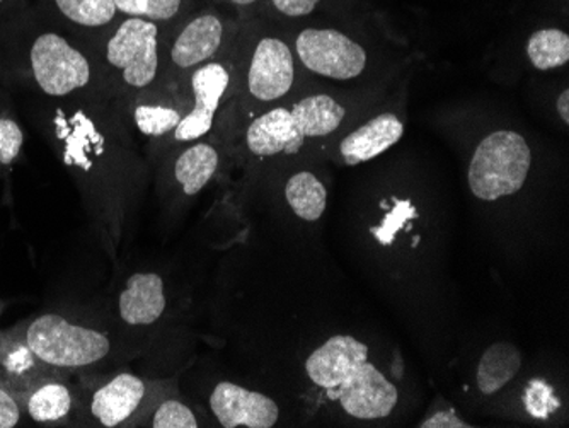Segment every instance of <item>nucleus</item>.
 Returning <instances> with one entry per match:
<instances>
[{
  "instance_id": "nucleus-1",
  "label": "nucleus",
  "mask_w": 569,
  "mask_h": 428,
  "mask_svg": "<svg viewBox=\"0 0 569 428\" xmlns=\"http://www.w3.org/2000/svg\"><path fill=\"white\" fill-rule=\"evenodd\" d=\"M306 372L357 420L389 417L398 405V388L369 362V347L348 335H336L312 351Z\"/></svg>"
},
{
  "instance_id": "nucleus-2",
  "label": "nucleus",
  "mask_w": 569,
  "mask_h": 428,
  "mask_svg": "<svg viewBox=\"0 0 569 428\" xmlns=\"http://www.w3.org/2000/svg\"><path fill=\"white\" fill-rule=\"evenodd\" d=\"M532 168V150L520 133L498 130L476 147L469 165L472 195L482 201L519 193Z\"/></svg>"
},
{
  "instance_id": "nucleus-3",
  "label": "nucleus",
  "mask_w": 569,
  "mask_h": 428,
  "mask_svg": "<svg viewBox=\"0 0 569 428\" xmlns=\"http://www.w3.org/2000/svg\"><path fill=\"white\" fill-rule=\"evenodd\" d=\"M31 354L53 367H86L110 354L111 344L101 331L72 325L59 315L34 319L26 334Z\"/></svg>"
},
{
  "instance_id": "nucleus-4",
  "label": "nucleus",
  "mask_w": 569,
  "mask_h": 428,
  "mask_svg": "<svg viewBox=\"0 0 569 428\" xmlns=\"http://www.w3.org/2000/svg\"><path fill=\"white\" fill-rule=\"evenodd\" d=\"M107 60L120 70L121 79L130 88L152 84L159 72L158 22L143 18H127L107 43Z\"/></svg>"
},
{
  "instance_id": "nucleus-5",
  "label": "nucleus",
  "mask_w": 569,
  "mask_h": 428,
  "mask_svg": "<svg viewBox=\"0 0 569 428\" xmlns=\"http://www.w3.org/2000/svg\"><path fill=\"white\" fill-rule=\"evenodd\" d=\"M296 53L307 70L332 81H351L367 67L366 48L332 28L300 31L296 38Z\"/></svg>"
},
{
  "instance_id": "nucleus-6",
  "label": "nucleus",
  "mask_w": 569,
  "mask_h": 428,
  "mask_svg": "<svg viewBox=\"0 0 569 428\" xmlns=\"http://www.w3.org/2000/svg\"><path fill=\"white\" fill-rule=\"evenodd\" d=\"M31 69L41 91L48 96L72 94L91 81V66L84 53L57 33H44L31 48Z\"/></svg>"
},
{
  "instance_id": "nucleus-7",
  "label": "nucleus",
  "mask_w": 569,
  "mask_h": 428,
  "mask_svg": "<svg viewBox=\"0 0 569 428\" xmlns=\"http://www.w3.org/2000/svg\"><path fill=\"white\" fill-rule=\"evenodd\" d=\"M296 82V56L281 38L256 41L248 69V91L260 103H274L289 94Z\"/></svg>"
},
{
  "instance_id": "nucleus-8",
  "label": "nucleus",
  "mask_w": 569,
  "mask_h": 428,
  "mask_svg": "<svg viewBox=\"0 0 569 428\" xmlns=\"http://www.w3.org/2000/svg\"><path fill=\"white\" fill-rule=\"evenodd\" d=\"M229 84L230 73L222 63L209 62L193 70V108L190 113L184 115L178 129L172 132L178 142H194L210 132Z\"/></svg>"
},
{
  "instance_id": "nucleus-9",
  "label": "nucleus",
  "mask_w": 569,
  "mask_h": 428,
  "mask_svg": "<svg viewBox=\"0 0 569 428\" xmlns=\"http://www.w3.org/2000/svg\"><path fill=\"white\" fill-rule=\"evenodd\" d=\"M210 408L226 428H271L280 418L273 399L234 382H219L216 386L210 396Z\"/></svg>"
},
{
  "instance_id": "nucleus-10",
  "label": "nucleus",
  "mask_w": 569,
  "mask_h": 428,
  "mask_svg": "<svg viewBox=\"0 0 569 428\" xmlns=\"http://www.w3.org/2000/svg\"><path fill=\"white\" fill-rule=\"evenodd\" d=\"M226 22L213 11H203L191 18L171 44L172 66L179 70H194L209 63L222 48Z\"/></svg>"
},
{
  "instance_id": "nucleus-11",
  "label": "nucleus",
  "mask_w": 569,
  "mask_h": 428,
  "mask_svg": "<svg viewBox=\"0 0 569 428\" xmlns=\"http://www.w3.org/2000/svg\"><path fill=\"white\" fill-rule=\"evenodd\" d=\"M246 143L252 155L273 158L278 155H299L306 139L297 129L290 108L278 107L260 115L249 125Z\"/></svg>"
},
{
  "instance_id": "nucleus-12",
  "label": "nucleus",
  "mask_w": 569,
  "mask_h": 428,
  "mask_svg": "<svg viewBox=\"0 0 569 428\" xmlns=\"http://www.w3.org/2000/svg\"><path fill=\"white\" fill-rule=\"evenodd\" d=\"M402 136H405V123L399 120L398 115L391 111L377 115L341 140V161L347 166L372 161L396 146Z\"/></svg>"
},
{
  "instance_id": "nucleus-13",
  "label": "nucleus",
  "mask_w": 569,
  "mask_h": 428,
  "mask_svg": "<svg viewBox=\"0 0 569 428\" xmlns=\"http://www.w3.org/2000/svg\"><path fill=\"white\" fill-rule=\"evenodd\" d=\"M127 325L147 326L158 321L166 309L164 282L158 273H136L127 280L118 300Z\"/></svg>"
},
{
  "instance_id": "nucleus-14",
  "label": "nucleus",
  "mask_w": 569,
  "mask_h": 428,
  "mask_svg": "<svg viewBox=\"0 0 569 428\" xmlns=\"http://www.w3.org/2000/svg\"><path fill=\"white\" fill-rule=\"evenodd\" d=\"M146 396V385L133 374H120L92 396L91 411L102 427L113 428L136 414Z\"/></svg>"
},
{
  "instance_id": "nucleus-15",
  "label": "nucleus",
  "mask_w": 569,
  "mask_h": 428,
  "mask_svg": "<svg viewBox=\"0 0 569 428\" xmlns=\"http://www.w3.org/2000/svg\"><path fill=\"white\" fill-rule=\"evenodd\" d=\"M297 129L303 139L328 137L340 129L347 110L329 94H312L300 99L290 108Z\"/></svg>"
},
{
  "instance_id": "nucleus-16",
  "label": "nucleus",
  "mask_w": 569,
  "mask_h": 428,
  "mask_svg": "<svg viewBox=\"0 0 569 428\" xmlns=\"http://www.w3.org/2000/svg\"><path fill=\"white\" fill-rule=\"evenodd\" d=\"M219 150L207 142H197L183 150L174 162V178L188 197L200 193L219 169Z\"/></svg>"
},
{
  "instance_id": "nucleus-17",
  "label": "nucleus",
  "mask_w": 569,
  "mask_h": 428,
  "mask_svg": "<svg viewBox=\"0 0 569 428\" xmlns=\"http://www.w3.org/2000/svg\"><path fill=\"white\" fill-rule=\"evenodd\" d=\"M520 367H522V357L519 348L505 341L491 345L482 354L478 372H476L479 391L486 396L495 395L515 379Z\"/></svg>"
},
{
  "instance_id": "nucleus-18",
  "label": "nucleus",
  "mask_w": 569,
  "mask_h": 428,
  "mask_svg": "<svg viewBox=\"0 0 569 428\" xmlns=\"http://www.w3.org/2000/svg\"><path fill=\"white\" fill-rule=\"evenodd\" d=\"M284 198L299 219L316 222L321 219L328 206V190L318 176L300 171L287 181Z\"/></svg>"
},
{
  "instance_id": "nucleus-19",
  "label": "nucleus",
  "mask_w": 569,
  "mask_h": 428,
  "mask_svg": "<svg viewBox=\"0 0 569 428\" xmlns=\"http://www.w3.org/2000/svg\"><path fill=\"white\" fill-rule=\"evenodd\" d=\"M527 57L537 70H555L569 62V34L558 28L537 30L527 41Z\"/></svg>"
},
{
  "instance_id": "nucleus-20",
  "label": "nucleus",
  "mask_w": 569,
  "mask_h": 428,
  "mask_svg": "<svg viewBox=\"0 0 569 428\" xmlns=\"http://www.w3.org/2000/svg\"><path fill=\"white\" fill-rule=\"evenodd\" d=\"M72 408V396L69 389L59 382L41 386L28 399V414L34 421H59L69 415Z\"/></svg>"
},
{
  "instance_id": "nucleus-21",
  "label": "nucleus",
  "mask_w": 569,
  "mask_h": 428,
  "mask_svg": "<svg viewBox=\"0 0 569 428\" xmlns=\"http://www.w3.org/2000/svg\"><path fill=\"white\" fill-rule=\"evenodd\" d=\"M57 8L79 27L102 28L114 21V0H56Z\"/></svg>"
},
{
  "instance_id": "nucleus-22",
  "label": "nucleus",
  "mask_w": 569,
  "mask_h": 428,
  "mask_svg": "<svg viewBox=\"0 0 569 428\" xmlns=\"http://www.w3.org/2000/svg\"><path fill=\"white\" fill-rule=\"evenodd\" d=\"M183 120L179 110L164 104H139L133 110L137 129L147 137H164L174 132Z\"/></svg>"
},
{
  "instance_id": "nucleus-23",
  "label": "nucleus",
  "mask_w": 569,
  "mask_h": 428,
  "mask_svg": "<svg viewBox=\"0 0 569 428\" xmlns=\"http://www.w3.org/2000/svg\"><path fill=\"white\" fill-rule=\"evenodd\" d=\"M418 219V212L409 200H395V209L387 213L380 226L370 229L373 238L383 246H391L396 235L405 228L409 220Z\"/></svg>"
},
{
  "instance_id": "nucleus-24",
  "label": "nucleus",
  "mask_w": 569,
  "mask_h": 428,
  "mask_svg": "<svg viewBox=\"0 0 569 428\" xmlns=\"http://www.w3.org/2000/svg\"><path fill=\"white\" fill-rule=\"evenodd\" d=\"M153 428H197L198 421L193 411L176 399L162 402L152 418Z\"/></svg>"
},
{
  "instance_id": "nucleus-25",
  "label": "nucleus",
  "mask_w": 569,
  "mask_h": 428,
  "mask_svg": "<svg viewBox=\"0 0 569 428\" xmlns=\"http://www.w3.org/2000/svg\"><path fill=\"white\" fill-rule=\"evenodd\" d=\"M24 136L19 125L9 118H0V165H11L21 152Z\"/></svg>"
},
{
  "instance_id": "nucleus-26",
  "label": "nucleus",
  "mask_w": 569,
  "mask_h": 428,
  "mask_svg": "<svg viewBox=\"0 0 569 428\" xmlns=\"http://www.w3.org/2000/svg\"><path fill=\"white\" fill-rule=\"evenodd\" d=\"M274 11L284 18H306L319 8L322 0H270Z\"/></svg>"
},
{
  "instance_id": "nucleus-27",
  "label": "nucleus",
  "mask_w": 569,
  "mask_h": 428,
  "mask_svg": "<svg viewBox=\"0 0 569 428\" xmlns=\"http://www.w3.org/2000/svg\"><path fill=\"white\" fill-rule=\"evenodd\" d=\"M183 0H149L146 19L153 22H166L174 19L181 11Z\"/></svg>"
},
{
  "instance_id": "nucleus-28",
  "label": "nucleus",
  "mask_w": 569,
  "mask_h": 428,
  "mask_svg": "<svg viewBox=\"0 0 569 428\" xmlns=\"http://www.w3.org/2000/svg\"><path fill=\"white\" fill-rule=\"evenodd\" d=\"M421 428H471L472 425L460 420L452 410L440 411V414L431 415L427 420L421 421Z\"/></svg>"
},
{
  "instance_id": "nucleus-29",
  "label": "nucleus",
  "mask_w": 569,
  "mask_h": 428,
  "mask_svg": "<svg viewBox=\"0 0 569 428\" xmlns=\"http://www.w3.org/2000/svg\"><path fill=\"white\" fill-rule=\"evenodd\" d=\"M114 6H117L118 14L146 19L149 0H114Z\"/></svg>"
},
{
  "instance_id": "nucleus-30",
  "label": "nucleus",
  "mask_w": 569,
  "mask_h": 428,
  "mask_svg": "<svg viewBox=\"0 0 569 428\" xmlns=\"http://www.w3.org/2000/svg\"><path fill=\"white\" fill-rule=\"evenodd\" d=\"M556 108H558L559 117H561L562 123H569V89H562L561 94L558 96L556 101Z\"/></svg>"
},
{
  "instance_id": "nucleus-31",
  "label": "nucleus",
  "mask_w": 569,
  "mask_h": 428,
  "mask_svg": "<svg viewBox=\"0 0 569 428\" xmlns=\"http://www.w3.org/2000/svg\"><path fill=\"white\" fill-rule=\"evenodd\" d=\"M232 4L238 6V8H251L256 2H260V0H230Z\"/></svg>"
},
{
  "instance_id": "nucleus-32",
  "label": "nucleus",
  "mask_w": 569,
  "mask_h": 428,
  "mask_svg": "<svg viewBox=\"0 0 569 428\" xmlns=\"http://www.w3.org/2000/svg\"><path fill=\"white\" fill-rule=\"evenodd\" d=\"M0 2H2V0H0Z\"/></svg>"
}]
</instances>
